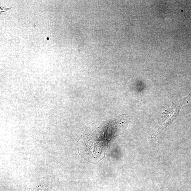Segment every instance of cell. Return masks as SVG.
Here are the masks:
<instances>
[{
	"label": "cell",
	"mask_w": 191,
	"mask_h": 191,
	"mask_svg": "<svg viewBox=\"0 0 191 191\" xmlns=\"http://www.w3.org/2000/svg\"><path fill=\"white\" fill-rule=\"evenodd\" d=\"M130 120V115L123 114L108 121L92 123L78 141V153L87 162H99L105 157L109 142L124 131Z\"/></svg>",
	"instance_id": "6da1fadb"
},
{
	"label": "cell",
	"mask_w": 191,
	"mask_h": 191,
	"mask_svg": "<svg viewBox=\"0 0 191 191\" xmlns=\"http://www.w3.org/2000/svg\"><path fill=\"white\" fill-rule=\"evenodd\" d=\"M189 96V95L185 98H182L177 103H173L171 107L162 113V124L158 130L151 136L152 138H156L162 131L173 123L174 120L178 117L181 106Z\"/></svg>",
	"instance_id": "7a4b0ae2"
}]
</instances>
